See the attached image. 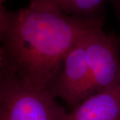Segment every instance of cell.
Segmentation results:
<instances>
[{
	"label": "cell",
	"mask_w": 120,
	"mask_h": 120,
	"mask_svg": "<svg viewBox=\"0 0 120 120\" xmlns=\"http://www.w3.org/2000/svg\"><path fill=\"white\" fill-rule=\"evenodd\" d=\"M103 17L83 19L61 11L48 0H30L25 8L8 11L0 32L4 64L23 82L49 91L69 51Z\"/></svg>",
	"instance_id": "cell-1"
},
{
	"label": "cell",
	"mask_w": 120,
	"mask_h": 120,
	"mask_svg": "<svg viewBox=\"0 0 120 120\" xmlns=\"http://www.w3.org/2000/svg\"><path fill=\"white\" fill-rule=\"evenodd\" d=\"M68 113L50 91L30 86L2 61L0 120H67Z\"/></svg>",
	"instance_id": "cell-2"
},
{
	"label": "cell",
	"mask_w": 120,
	"mask_h": 120,
	"mask_svg": "<svg viewBox=\"0 0 120 120\" xmlns=\"http://www.w3.org/2000/svg\"><path fill=\"white\" fill-rule=\"evenodd\" d=\"M87 34L67 53L49 90L56 98L63 101L71 109L93 95L91 70L86 52Z\"/></svg>",
	"instance_id": "cell-3"
},
{
	"label": "cell",
	"mask_w": 120,
	"mask_h": 120,
	"mask_svg": "<svg viewBox=\"0 0 120 120\" xmlns=\"http://www.w3.org/2000/svg\"><path fill=\"white\" fill-rule=\"evenodd\" d=\"M118 39L107 34L101 24L86 35V52L90 64L93 94L120 82Z\"/></svg>",
	"instance_id": "cell-4"
},
{
	"label": "cell",
	"mask_w": 120,
	"mask_h": 120,
	"mask_svg": "<svg viewBox=\"0 0 120 120\" xmlns=\"http://www.w3.org/2000/svg\"><path fill=\"white\" fill-rule=\"evenodd\" d=\"M67 120H120V82L87 97L68 112Z\"/></svg>",
	"instance_id": "cell-5"
},
{
	"label": "cell",
	"mask_w": 120,
	"mask_h": 120,
	"mask_svg": "<svg viewBox=\"0 0 120 120\" xmlns=\"http://www.w3.org/2000/svg\"><path fill=\"white\" fill-rule=\"evenodd\" d=\"M64 13L83 19L103 17L105 0H48Z\"/></svg>",
	"instance_id": "cell-6"
},
{
	"label": "cell",
	"mask_w": 120,
	"mask_h": 120,
	"mask_svg": "<svg viewBox=\"0 0 120 120\" xmlns=\"http://www.w3.org/2000/svg\"><path fill=\"white\" fill-rule=\"evenodd\" d=\"M8 0H0V32L4 27L8 10L5 8V4Z\"/></svg>",
	"instance_id": "cell-7"
},
{
	"label": "cell",
	"mask_w": 120,
	"mask_h": 120,
	"mask_svg": "<svg viewBox=\"0 0 120 120\" xmlns=\"http://www.w3.org/2000/svg\"><path fill=\"white\" fill-rule=\"evenodd\" d=\"M112 4L116 10L120 27V0H111Z\"/></svg>",
	"instance_id": "cell-8"
},
{
	"label": "cell",
	"mask_w": 120,
	"mask_h": 120,
	"mask_svg": "<svg viewBox=\"0 0 120 120\" xmlns=\"http://www.w3.org/2000/svg\"><path fill=\"white\" fill-rule=\"evenodd\" d=\"M1 70H2V61L0 57V76H1Z\"/></svg>",
	"instance_id": "cell-9"
}]
</instances>
